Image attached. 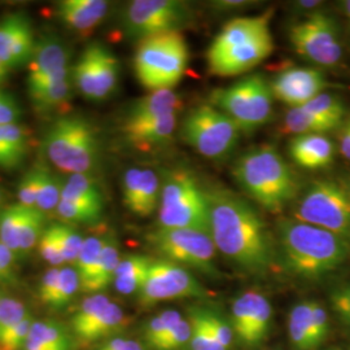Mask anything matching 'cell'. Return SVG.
<instances>
[{
    "instance_id": "1",
    "label": "cell",
    "mask_w": 350,
    "mask_h": 350,
    "mask_svg": "<svg viewBox=\"0 0 350 350\" xmlns=\"http://www.w3.org/2000/svg\"><path fill=\"white\" fill-rule=\"evenodd\" d=\"M206 195L215 248L248 274H266L274 266L275 250L261 215L226 188H209Z\"/></svg>"
},
{
    "instance_id": "2",
    "label": "cell",
    "mask_w": 350,
    "mask_h": 350,
    "mask_svg": "<svg viewBox=\"0 0 350 350\" xmlns=\"http://www.w3.org/2000/svg\"><path fill=\"white\" fill-rule=\"evenodd\" d=\"M271 17L273 10H269L258 16L230 20L209 46V72L218 77H235L265 62L274 51Z\"/></svg>"
},
{
    "instance_id": "3",
    "label": "cell",
    "mask_w": 350,
    "mask_h": 350,
    "mask_svg": "<svg viewBox=\"0 0 350 350\" xmlns=\"http://www.w3.org/2000/svg\"><path fill=\"white\" fill-rule=\"evenodd\" d=\"M278 238L288 271L305 279L336 270L349 253L344 238L295 218L278 222Z\"/></svg>"
},
{
    "instance_id": "4",
    "label": "cell",
    "mask_w": 350,
    "mask_h": 350,
    "mask_svg": "<svg viewBox=\"0 0 350 350\" xmlns=\"http://www.w3.org/2000/svg\"><path fill=\"white\" fill-rule=\"evenodd\" d=\"M232 175L250 199L271 213H280L299 195L296 174L275 147L261 144L244 152Z\"/></svg>"
},
{
    "instance_id": "5",
    "label": "cell",
    "mask_w": 350,
    "mask_h": 350,
    "mask_svg": "<svg viewBox=\"0 0 350 350\" xmlns=\"http://www.w3.org/2000/svg\"><path fill=\"white\" fill-rule=\"evenodd\" d=\"M159 227L191 228L211 234V208L206 189L188 170L175 169L163 178Z\"/></svg>"
},
{
    "instance_id": "6",
    "label": "cell",
    "mask_w": 350,
    "mask_h": 350,
    "mask_svg": "<svg viewBox=\"0 0 350 350\" xmlns=\"http://www.w3.org/2000/svg\"><path fill=\"white\" fill-rule=\"evenodd\" d=\"M188 46L180 31L142 39L134 57L139 83L150 92L173 90L187 69Z\"/></svg>"
},
{
    "instance_id": "7",
    "label": "cell",
    "mask_w": 350,
    "mask_h": 350,
    "mask_svg": "<svg viewBox=\"0 0 350 350\" xmlns=\"http://www.w3.org/2000/svg\"><path fill=\"white\" fill-rule=\"evenodd\" d=\"M44 152L59 170L88 174L99 160V138L88 120L66 116L51 126L44 138Z\"/></svg>"
},
{
    "instance_id": "8",
    "label": "cell",
    "mask_w": 350,
    "mask_h": 350,
    "mask_svg": "<svg viewBox=\"0 0 350 350\" xmlns=\"http://www.w3.org/2000/svg\"><path fill=\"white\" fill-rule=\"evenodd\" d=\"M211 104L227 114L241 131H250L271 120L274 95L270 81L263 75H252L213 91Z\"/></svg>"
},
{
    "instance_id": "9",
    "label": "cell",
    "mask_w": 350,
    "mask_h": 350,
    "mask_svg": "<svg viewBox=\"0 0 350 350\" xmlns=\"http://www.w3.org/2000/svg\"><path fill=\"white\" fill-rule=\"evenodd\" d=\"M240 133V127L212 104L193 108L180 126V135L188 146L211 160L225 159L235 150Z\"/></svg>"
},
{
    "instance_id": "10",
    "label": "cell",
    "mask_w": 350,
    "mask_h": 350,
    "mask_svg": "<svg viewBox=\"0 0 350 350\" xmlns=\"http://www.w3.org/2000/svg\"><path fill=\"white\" fill-rule=\"evenodd\" d=\"M295 219L344 238L350 234V192L335 182H315L297 202Z\"/></svg>"
},
{
    "instance_id": "11",
    "label": "cell",
    "mask_w": 350,
    "mask_h": 350,
    "mask_svg": "<svg viewBox=\"0 0 350 350\" xmlns=\"http://www.w3.org/2000/svg\"><path fill=\"white\" fill-rule=\"evenodd\" d=\"M150 244L170 262L215 275V245L208 232L191 228L159 227L150 235Z\"/></svg>"
},
{
    "instance_id": "12",
    "label": "cell",
    "mask_w": 350,
    "mask_h": 350,
    "mask_svg": "<svg viewBox=\"0 0 350 350\" xmlns=\"http://www.w3.org/2000/svg\"><path fill=\"white\" fill-rule=\"evenodd\" d=\"M192 20L189 4L180 0H134L126 8V31L139 42L146 38L179 31Z\"/></svg>"
},
{
    "instance_id": "13",
    "label": "cell",
    "mask_w": 350,
    "mask_h": 350,
    "mask_svg": "<svg viewBox=\"0 0 350 350\" xmlns=\"http://www.w3.org/2000/svg\"><path fill=\"white\" fill-rule=\"evenodd\" d=\"M288 37L295 51L312 63L332 66L341 60L338 25L323 11L306 14L304 20L289 27Z\"/></svg>"
},
{
    "instance_id": "14",
    "label": "cell",
    "mask_w": 350,
    "mask_h": 350,
    "mask_svg": "<svg viewBox=\"0 0 350 350\" xmlns=\"http://www.w3.org/2000/svg\"><path fill=\"white\" fill-rule=\"evenodd\" d=\"M205 295V288L186 267L163 258L152 261L138 293L139 302L143 308L165 301L201 299Z\"/></svg>"
},
{
    "instance_id": "15",
    "label": "cell",
    "mask_w": 350,
    "mask_h": 350,
    "mask_svg": "<svg viewBox=\"0 0 350 350\" xmlns=\"http://www.w3.org/2000/svg\"><path fill=\"white\" fill-rule=\"evenodd\" d=\"M72 78L75 88L88 100H105L118 86V59L104 44L91 43L73 66Z\"/></svg>"
},
{
    "instance_id": "16",
    "label": "cell",
    "mask_w": 350,
    "mask_h": 350,
    "mask_svg": "<svg viewBox=\"0 0 350 350\" xmlns=\"http://www.w3.org/2000/svg\"><path fill=\"white\" fill-rule=\"evenodd\" d=\"M273 319V306L258 291H247L238 296L231 308V325L235 338L253 348L267 338Z\"/></svg>"
},
{
    "instance_id": "17",
    "label": "cell",
    "mask_w": 350,
    "mask_h": 350,
    "mask_svg": "<svg viewBox=\"0 0 350 350\" xmlns=\"http://www.w3.org/2000/svg\"><path fill=\"white\" fill-rule=\"evenodd\" d=\"M325 75L314 68L289 66L280 70L270 81L274 99L291 108H300L323 94Z\"/></svg>"
},
{
    "instance_id": "18",
    "label": "cell",
    "mask_w": 350,
    "mask_h": 350,
    "mask_svg": "<svg viewBox=\"0 0 350 350\" xmlns=\"http://www.w3.org/2000/svg\"><path fill=\"white\" fill-rule=\"evenodd\" d=\"M36 49L29 20L16 13L0 23V62L7 68L29 63Z\"/></svg>"
},
{
    "instance_id": "19",
    "label": "cell",
    "mask_w": 350,
    "mask_h": 350,
    "mask_svg": "<svg viewBox=\"0 0 350 350\" xmlns=\"http://www.w3.org/2000/svg\"><path fill=\"white\" fill-rule=\"evenodd\" d=\"M178 124V113L167 114L160 118L137 122V124H124L122 133L126 140L138 150H152L167 144L174 135Z\"/></svg>"
},
{
    "instance_id": "20",
    "label": "cell",
    "mask_w": 350,
    "mask_h": 350,
    "mask_svg": "<svg viewBox=\"0 0 350 350\" xmlns=\"http://www.w3.org/2000/svg\"><path fill=\"white\" fill-rule=\"evenodd\" d=\"M109 4L104 0H63L56 5L64 24L81 34L91 33L108 13Z\"/></svg>"
},
{
    "instance_id": "21",
    "label": "cell",
    "mask_w": 350,
    "mask_h": 350,
    "mask_svg": "<svg viewBox=\"0 0 350 350\" xmlns=\"http://www.w3.org/2000/svg\"><path fill=\"white\" fill-rule=\"evenodd\" d=\"M289 156L304 169L317 170L331 165L335 148L329 139L321 134L293 137L288 146Z\"/></svg>"
},
{
    "instance_id": "22",
    "label": "cell",
    "mask_w": 350,
    "mask_h": 350,
    "mask_svg": "<svg viewBox=\"0 0 350 350\" xmlns=\"http://www.w3.org/2000/svg\"><path fill=\"white\" fill-rule=\"evenodd\" d=\"M183 107L182 98L173 90L152 91L135 101L127 111L124 124H137L178 113Z\"/></svg>"
},
{
    "instance_id": "23",
    "label": "cell",
    "mask_w": 350,
    "mask_h": 350,
    "mask_svg": "<svg viewBox=\"0 0 350 350\" xmlns=\"http://www.w3.org/2000/svg\"><path fill=\"white\" fill-rule=\"evenodd\" d=\"M27 69V85L68 70L66 49L55 39L43 40L36 44Z\"/></svg>"
},
{
    "instance_id": "24",
    "label": "cell",
    "mask_w": 350,
    "mask_h": 350,
    "mask_svg": "<svg viewBox=\"0 0 350 350\" xmlns=\"http://www.w3.org/2000/svg\"><path fill=\"white\" fill-rule=\"evenodd\" d=\"M152 258L143 254H129L118 263L113 284L121 295L139 293L143 286Z\"/></svg>"
},
{
    "instance_id": "25",
    "label": "cell",
    "mask_w": 350,
    "mask_h": 350,
    "mask_svg": "<svg viewBox=\"0 0 350 350\" xmlns=\"http://www.w3.org/2000/svg\"><path fill=\"white\" fill-rule=\"evenodd\" d=\"M312 301H300L288 314V338L295 350H315L312 332Z\"/></svg>"
},
{
    "instance_id": "26",
    "label": "cell",
    "mask_w": 350,
    "mask_h": 350,
    "mask_svg": "<svg viewBox=\"0 0 350 350\" xmlns=\"http://www.w3.org/2000/svg\"><path fill=\"white\" fill-rule=\"evenodd\" d=\"M62 200L103 211L104 200L98 185L88 174H73L64 185Z\"/></svg>"
},
{
    "instance_id": "27",
    "label": "cell",
    "mask_w": 350,
    "mask_h": 350,
    "mask_svg": "<svg viewBox=\"0 0 350 350\" xmlns=\"http://www.w3.org/2000/svg\"><path fill=\"white\" fill-rule=\"evenodd\" d=\"M120 261L121 254L116 238L113 235L104 238L98 269L91 280L88 293H101L104 289L109 287L114 280L116 270Z\"/></svg>"
},
{
    "instance_id": "28",
    "label": "cell",
    "mask_w": 350,
    "mask_h": 350,
    "mask_svg": "<svg viewBox=\"0 0 350 350\" xmlns=\"http://www.w3.org/2000/svg\"><path fill=\"white\" fill-rule=\"evenodd\" d=\"M27 143L25 131L17 125L0 126V167L13 169L23 163Z\"/></svg>"
},
{
    "instance_id": "29",
    "label": "cell",
    "mask_w": 350,
    "mask_h": 350,
    "mask_svg": "<svg viewBox=\"0 0 350 350\" xmlns=\"http://www.w3.org/2000/svg\"><path fill=\"white\" fill-rule=\"evenodd\" d=\"M27 340L50 350H73V338L63 325L53 321L34 322Z\"/></svg>"
},
{
    "instance_id": "30",
    "label": "cell",
    "mask_w": 350,
    "mask_h": 350,
    "mask_svg": "<svg viewBox=\"0 0 350 350\" xmlns=\"http://www.w3.org/2000/svg\"><path fill=\"white\" fill-rule=\"evenodd\" d=\"M283 129L288 134L297 137V135H308V134L325 135V133L335 130L336 127L327 122L323 118L300 107V108H291L288 111L284 117Z\"/></svg>"
},
{
    "instance_id": "31",
    "label": "cell",
    "mask_w": 350,
    "mask_h": 350,
    "mask_svg": "<svg viewBox=\"0 0 350 350\" xmlns=\"http://www.w3.org/2000/svg\"><path fill=\"white\" fill-rule=\"evenodd\" d=\"M126 321L127 318L122 308L118 304L111 301L103 315L96 321V323L79 338V341L83 344H92L101 338H109L125 327Z\"/></svg>"
},
{
    "instance_id": "32",
    "label": "cell",
    "mask_w": 350,
    "mask_h": 350,
    "mask_svg": "<svg viewBox=\"0 0 350 350\" xmlns=\"http://www.w3.org/2000/svg\"><path fill=\"white\" fill-rule=\"evenodd\" d=\"M109 297L104 293H94L81 304L72 318V329L75 338H82L96 321L100 318L107 306L109 305Z\"/></svg>"
},
{
    "instance_id": "33",
    "label": "cell",
    "mask_w": 350,
    "mask_h": 350,
    "mask_svg": "<svg viewBox=\"0 0 350 350\" xmlns=\"http://www.w3.org/2000/svg\"><path fill=\"white\" fill-rule=\"evenodd\" d=\"M161 180L150 169H142L138 200L131 213L138 217H150L160 206Z\"/></svg>"
},
{
    "instance_id": "34",
    "label": "cell",
    "mask_w": 350,
    "mask_h": 350,
    "mask_svg": "<svg viewBox=\"0 0 350 350\" xmlns=\"http://www.w3.org/2000/svg\"><path fill=\"white\" fill-rule=\"evenodd\" d=\"M38 172L37 209L42 212L56 211L62 200L64 185L60 178L43 165L36 166Z\"/></svg>"
},
{
    "instance_id": "35",
    "label": "cell",
    "mask_w": 350,
    "mask_h": 350,
    "mask_svg": "<svg viewBox=\"0 0 350 350\" xmlns=\"http://www.w3.org/2000/svg\"><path fill=\"white\" fill-rule=\"evenodd\" d=\"M104 239L90 237L85 239L83 247L79 253V257L75 262V267L77 274L79 276L81 289L83 292H88V287L91 284V280L96 273L98 263L100 258L101 250H103Z\"/></svg>"
},
{
    "instance_id": "36",
    "label": "cell",
    "mask_w": 350,
    "mask_h": 350,
    "mask_svg": "<svg viewBox=\"0 0 350 350\" xmlns=\"http://www.w3.org/2000/svg\"><path fill=\"white\" fill-rule=\"evenodd\" d=\"M43 226H44V213L37 208L23 206L20 238H18L21 254H25L38 245L42 234L44 232Z\"/></svg>"
},
{
    "instance_id": "37",
    "label": "cell",
    "mask_w": 350,
    "mask_h": 350,
    "mask_svg": "<svg viewBox=\"0 0 350 350\" xmlns=\"http://www.w3.org/2000/svg\"><path fill=\"white\" fill-rule=\"evenodd\" d=\"M183 319L182 314L176 310H165L150 319L143 328V338L147 347L156 349L163 338Z\"/></svg>"
},
{
    "instance_id": "38",
    "label": "cell",
    "mask_w": 350,
    "mask_h": 350,
    "mask_svg": "<svg viewBox=\"0 0 350 350\" xmlns=\"http://www.w3.org/2000/svg\"><path fill=\"white\" fill-rule=\"evenodd\" d=\"M188 319L192 327L189 341L191 350H225L213 335L212 329L205 321L201 306L191 309Z\"/></svg>"
},
{
    "instance_id": "39",
    "label": "cell",
    "mask_w": 350,
    "mask_h": 350,
    "mask_svg": "<svg viewBox=\"0 0 350 350\" xmlns=\"http://www.w3.org/2000/svg\"><path fill=\"white\" fill-rule=\"evenodd\" d=\"M69 92H70L69 77L49 86L29 91L31 100L40 111H47V109L62 107L64 103L68 100Z\"/></svg>"
},
{
    "instance_id": "40",
    "label": "cell",
    "mask_w": 350,
    "mask_h": 350,
    "mask_svg": "<svg viewBox=\"0 0 350 350\" xmlns=\"http://www.w3.org/2000/svg\"><path fill=\"white\" fill-rule=\"evenodd\" d=\"M20 204L4 208L0 212V241L14 254H20V225H21Z\"/></svg>"
},
{
    "instance_id": "41",
    "label": "cell",
    "mask_w": 350,
    "mask_h": 350,
    "mask_svg": "<svg viewBox=\"0 0 350 350\" xmlns=\"http://www.w3.org/2000/svg\"><path fill=\"white\" fill-rule=\"evenodd\" d=\"M51 228L53 231L55 238L57 240L64 262L75 265L83 247L85 239L82 238L81 234L70 226L56 224L51 226Z\"/></svg>"
},
{
    "instance_id": "42",
    "label": "cell",
    "mask_w": 350,
    "mask_h": 350,
    "mask_svg": "<svg viewBox=\"0 0 350 350\" xmlns=\"http://www.w3.org/2000/svg\"><path fill=\"white\" fill-rule=\"evenodd\" d=\"M302 108L323 118L327 122L335 126L336 129L341 125L344 113H345L342 103L338 100V98H335L334 95L325 94V92L318 95L315 99L309 101L308 104H305Z\"/></svg>"
},
{
    "instance_id": "43",
    "label": "cell",
    "mask_w": 350,
    "mask_h": 350,
    "mask_svg": "<svg viewBox=\"0 0 350 350\" xmlns=\"http://www.w3.org/2000/svg\"><path fill=\"white\" fill-rule=\"evenodd\" d=\"M81 288L79 276L75 267H63L60 269V278L53 299L51 301L50 308L63 309L70 300L75 297L77 291Z\"/></svg>"
},
{
    "instance_id": "44",
    "label": "cell",
    "mask_w": 350,
    "mask_h": 350,
    "mask_svg": "<svg viewBox=\"0 0 350 350\" xmlns=\"http://www.w3.org/2000/svg\"><path fill=\"white\" fill-rule=\"evenodd\" d=\"M29 314L21 301L10 296L0 297V338L8 334Z\"/></svg>"
},
{
    "instance_id": "45",
    "label": "cell",
    "mask_w": 350,
    "mask_h": 350,
    "mask_svg": "<svg viewBox=\"0 0 350 350\" xmlns=\"http://www.w3.org/2000/svg\"><path fill=\"white\" fill-rule=\"evenodd\" d=\"M201 309L205 321L212 329L213 335L215 336L217 341L222 345L224 349H231L235 341V334L231 323H228L221 314L214 309H211L209 306H201Z\"/></svg>"
},
{
    "instance_id": "46",
    "label": "cell",
    "mask_w": 350,
    "mask_h": 350,
    "mask_svg": "<svg viewBox=\"0 0 350 350\" xmlns=\"http://www.w3.org/2000/svg\"><path fill=\"white\" fill-rule=\"evenodd\" d=\"M56 213L63 221L69 224H77V222L91 224L100 218L103 211L88 208V206H83L69 201L60 200L56 208Z\"/></svg>"
},
{
    "instance_id": "47",
    "label": "cell",
    "mask_w": 350,
    "mask_h": 350,
    "mask_svg": "<svg viewBox=\"0 0 350 350\" xmlns=\"http://www.w3.org/2000/svg\"><path fill=\"white\" fill-rule=\"evenodd\" d=\"M34 322L36 321L33 319L31 314L25 317L8 334L0 338V350H24Z\"/></svg>"
},
{
    "instance_id": "48",
    "label": "cell",
    "mask_w": 350,
    "mask_h": 350,
    "mask_svg": "<svg viewBox=\"0 0 350 350\" xmlns=\"http://www.w3.org/2000/svg\"><path fill=\"white\" fill-rule=\"evenodd\" d=\"M192 327L189 319L183 318L174 328L163 338L154 350H182L189 345Z\"/></svg>"
},
{
    "instance_id": "49",
    "label": "cell",
    "mask_w": 350,
    "mask_h": 350,
    "mask_svg": "<svg viewBox=\"0 0 350 350\" xmlns=\"http://www.w3.org/2000/svg\"><path fill=\"white\" fill-rule=\"evenodd\" d=\"M38 250H39L42 258L51 266L57 267V266H62L63 263H65L60 248H59V244H57V240L53 235L51 226L47 227L44 230V232L42 234L40 240L38 243Z\"/></svg>"
},
{
    "instance_id": "50",
    "label": "cell",
    "mask_w": 350,
    "mask_h": 350,
    "mask_svg": "<svg viewBox=\"0 0 350 350\" xmlns=\"http://www.w3.org/2000/svg\"><path fill=\"white\" fill-rule=\"evenodd\" d=\"M329 300L340 321L350 328V284L336 286L329 293Z\"/></svg>"
},
{
    "instance_id": "51",
    "label": "cell",
    "mask_w": 350,
    "mask_h": 350,
    "mask_svg": "<svg viewBox=\"0 0 350 350\" xmlns=\"http://www.w3.org/2000/svg\"><path fill=\"white\" fill-rule=\"evenodd\" d=\"M38 172L34 167L20 180L17 188L18 204L26 208H37Z\"/></svg>"
},
{
    "instance_id": "52",
    "label": "cell",
    "mask_w": 350,
    "mask_h": 350,
    "mask_svg": "<svg viewBox=\"0 0 350 350\" xmlns=\"http://www.w3.org/2000/svg\"><path fill=\"white\" fill-rule=\"evenodd\" d=\"M142 179V169L131 167L126 172L122 179V198L126 208L133 212L138 200L139 187Z\"/></svg>"
},
{
    "instance_id": "53",
    "label": "cell",
    "mask_w": 350,
    "mask_h": 350,
    "mask_svg": "<svg viewBox=\"0 0 350 350\" xmlns=\"http://www.w3.org/2000/svg\"><path fill=\"white\" fill-rule=\"evenodd\" d=\"M310 322H312L314 342H315V347L318 348L328 336L329 319L325 308L317 301H312Z\"/></svg>"
},
{
    "instance_id": "54",
    "label": "cell",
    "mask_w": 350,
    "mask_h": 350,
    "mask_svg": "<svg viewBox=\"0 0 350 350\" xmlns=\"http://www.w3.org/2000/svg\"><path fill=\"white\" fill-rule=\"evenodd\" d=\"M21 117V108L14 98L0 91V126L13 125Z\"/></svg>"
},
{
    "instance_id": "55",
    "label": "cell",
    "mask_w": 350,
    "mask_h": 350,
    "mask_svg": "<svg viewBox=\"0 0 350 350\" xmlns=\"http://www.w3.org/2000/svg\"><path fill=\"white\" fill-rule=\"evenodd\" d=\"M59 278H60L59 267H52L50 270H47L42 278L40 287H39V299L49 306L59 284Z\"/></svg>"
},
{
    "instance_id": "56",
    "label": "cell",
    "mask_w": 350,
    "mask_h": 350,
    "mask_svg": "<svg viewBox=\"0 0 350 350\" xmlns=\"http://www.w3.org/2000/svg\"><path fill=\"white\" fill-rule=\"evenodd\" d=\"M14 253L0 241V282L12 283L14 280Z\"/></svg>"
},
{
    "instance_id": "57",
    "label": "cell",
    "mask_w": 350,
    "mask_h": 350,
    "mask_svg": "<svg viewBox=\"0 0 350 350\" xmlns=\"http://www.w3.org/2000/svg\"><path fill=\"white\" fill-rule=\"evenodd\" d=\"M96 350H146V348L137 340L118 336L107 340Z\"/></svg>"
},
{
    "instance_id": "58",
    "label": "cell",
    "mask_w": 350,
    "mask_h": 350,
    "mask_svg": "<svg viewBox=\"0 0 350 350\" xmlns=\"http://www.w3.org/2000/svg\"><path fill=\"white\" fill-rule=\"evenodd\" d=\"M254 4V1L248 0H218L212 1L211 7L217 12H234V11H241Z\"/></svg>"
},
{
    "instance_id": "59",
    "label": "cell",
    "mask_w": 350,
    "mask_h": 350,
    "mask_svg": "<svg viewBox=\"0 0 350 350\" xmlns=\"http://www.w3.org/2000/svg\"><path fill=\"white\" fill-rule=\"evenodd\" d=\"M340 150L342 156L350 161V122H348L342 130V134L340 138Z\"/></svg>"
},
{
    "instance_id": "60",
    "label": "cell",
    "mask_w": 350,
    "mask_h": 350,
    "mask_svg": "<svg viewBox=\"0 0 350 350\" xmlns=\"http://www.w3.org/2000/svg\"><path fill=\"white\" fill-rule=\"evenodd\" d=\"M321 5H322V1H318V0H309V1L300 0V1H296L293 4V7L299 11H313V12L318 11L317 8L321 7Z\"/></svg>"
},
{
    "instance_id": "61",
    "label": "cell",
    "mask_w": 350,
    "mask_h": 350,
    "mask_svg": "<svg viewBox=\"0 0 350 350\" xmlns=\"http://www.w3.org/2000/svg\"><path fill=\"white\" fill-rule=\"evenodd\" d=\"M338 8L342 16H345L350 21V0H344L338 3Z\"/></svg>"
},
{
    "instance_id": "62",
    "label": "cell",
    "mask_w": 350,
    "mask_h": 350,
    "mask_svg": "<svg viewBox=\"0 0 350 350\" xmlns=\"http://www.w3.org/2000/svg\"><path fill=\"white\" fill-rule=\"evenodd\" d=\"M24 350H50L46 349V348H43V347H40L39 344H36V342H33V341H30V340H27L26 341L25 348Z\"/></svg>"
},
{
    "instance_id": "63",
    "label": "cell",
    "mask_w": 350,
    "mask_h": 350,
    "mask_svg": "<svg viewBox=\"0 0 350 350\" xmlns=\"http://www.w3.org/2000/svg\"><path fill=\"white\" fill-rule=\"evenodd\" d=\"M8 69L10 68H7L4 64L0 62V86H1V83L4 82V79H5V77H7V73H8Z\"/></svg>"
},
{
    "instance_id": "64",
    "label": "cell",
    "mask_w": 350,
    "mask_h": 350,
    "mask_svg": "<svg viewBox=\"0 0 350 350\" xmlns=\"http://www.w3.org/2000/svg\"><path fill=\"white\" fill-rule=\"evenodd\" d=\"M3 201H4V193H3V191H1V189H0V212H1V211H3V209H1V205H3Z\"/></svg>"
}]
</instances>
